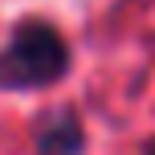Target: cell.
Listing matches in <instances>:
<instances>
[{
    "label": "cell",
    "instance_id": "2",
    "mask_svg": "<svg viewBox=\"0 0 155 155\" xmlns=\"http://www.w3.org/2000/svg\"><path fill=\"white\" fill-rule=\"evenodd\" d=\"M82 143H86V131L70 106L53 110L37 123V155H78Z\"/></svg>",
    "mask_w": 155,
    "mask_h": 155
},
{
    "label": "cell",
    "instance_id": "3",
    "mask_svg": "<svg viewBox=\"0 0 155 155\" xmlns=\"http://www.w3.org/2000/svg\"><path fill=\"white\" fill-rule=\"evenodd\" d=\"M143 155H155V139H151V143H147V147H143Z\"/></svg>",
    "mask_w": 155,
    "mask_h": 155
},
{
    "label": "cell",
    "instance_id": "1",
    "mask_svg": "<svg viewBox=\"0 0 155 155\" xmlns=\"http://www.w3.org/2000/svg\"><path fill=\"white\" fill-rule=\"evenodd\" d=\"M70 74V41L49 21H25L0 45V90H41Z\"/></svg>",
    "mask_w": 155,
    "mask_h": 155
}]
</instances>
